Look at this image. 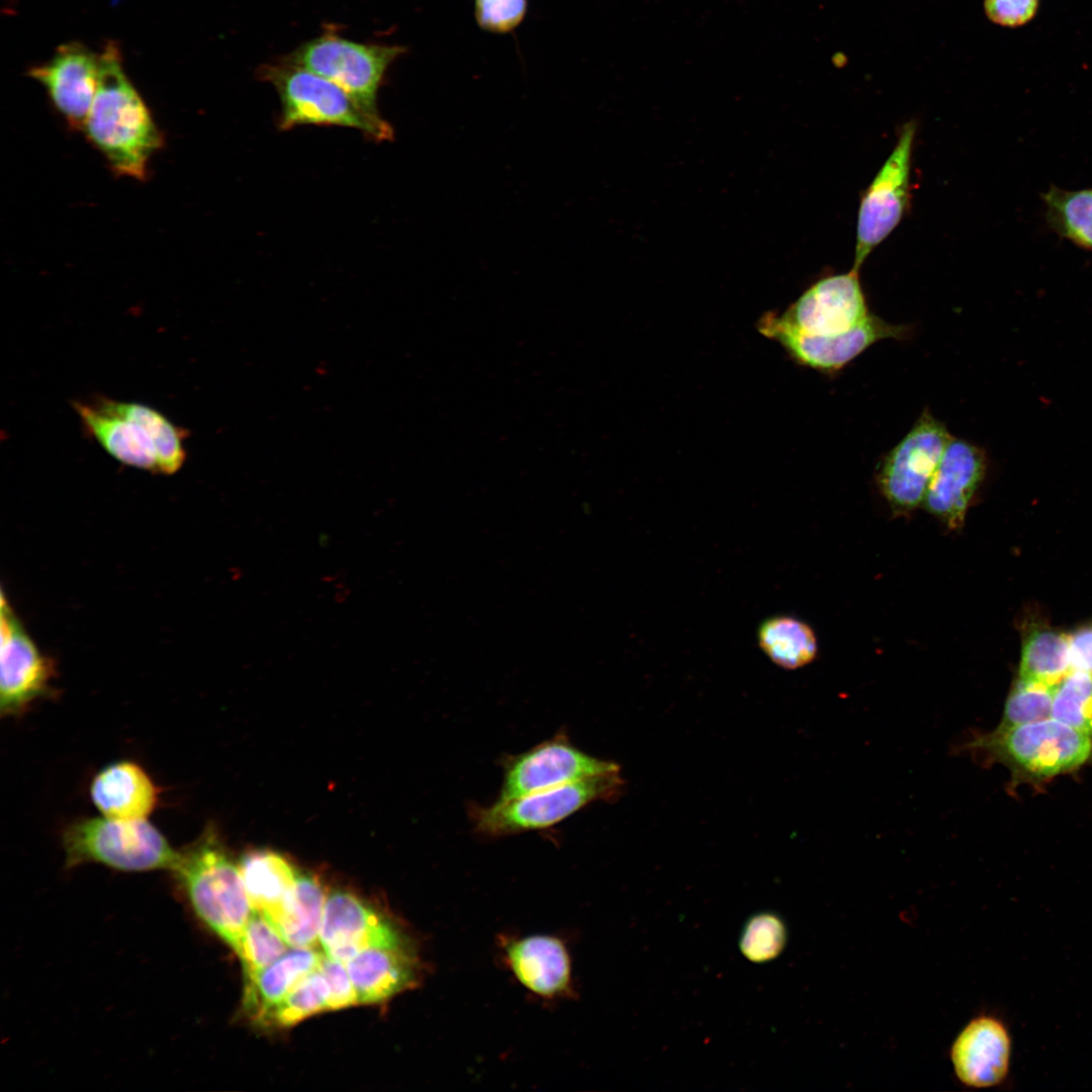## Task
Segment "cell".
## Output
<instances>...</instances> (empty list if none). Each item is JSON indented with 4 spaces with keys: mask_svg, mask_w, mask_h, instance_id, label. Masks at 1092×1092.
Instances as JSON below:
<instances>
[{
    "mask_svg": "<svg viewBox=\"0 0 1092 1092\" xmlns=\"http://www.w3.org/2000/svg\"><path fill=\"white\" fill-rule=\"evenodd\" d=\"M289 947L272 921L264 914L254 911L237 953L243 965L244 978H249L271 965Z\"/></svg>",
    "mask_w": 1092,
    "mask_h": 1092,
    "instance_id": "f1b7e54d",
    "label": "cell"
},
{
    "mask_svg": "<svg viewBox=\"0 0 1092 1092\" xmlns=\"http://www.w3.org/2000/svg\"><path fill=\"white\" fill-rule=\"evenodd\" d=\"M619 771L595 776L488 806L473 804L469 816L475 832L503 837L541 830L562 822L597 801L614 800L622 793Z\"/></svg>",
    "mask_w": 1092,
    "mask_h": 1092,
    "instance_id": "5b68a950",
    "label": "cell"
},
{
    "mask_svg": "<svg viewBox=\"0 0 1092 1092\" xmlns=\"http://www.w3.org/2000/svg\"><path fill=\"white\" fill-rule=\"evenodd\" d=\"M324 953L314 947H291L278 960L245 979L244 1008L261 1024L266 1014L306 975L316 970Z\"/></svg>",
    "mask_w": 1092,
    "mask_h": 1092,
    "instance_id": "7402d4cb",
    "label": "cell"
},
{
    "mask_svg": "<svg viewBox=\"0 0 1092 1092\" xmlns=\"http://www.w3.org/2000/svg\"><path fill=\"white\" fill-rule=\"evenodd\" d=\"M239 869L254 911L274 923L291 894L298 871L284 856L269 849L244 853Z\"/></svg>",
    "mask_w": 1092,
    "mask_h": 1092,
    "instance_id": "603a6c76",
    "label": "cell"
},
{
    "mask_svg": "<svg viewBox=\"0 0 1092 1092\" xmlns=\"http://www.w3.org/2000/svg\"><path fill=\"white\" fill-rule=\"evenodd\" d=\"M757 642L774 663L786 669H797L811 663L818 650L812 628L787 615L763 620L757 629Z\"/></svg>",
    "mask_w": 1092,
    "mask_h": 1092,
    "instance_id": "d4e9b609",
    "label": "cell"
},
{
    "mask_svg": "<svg viewBox=\"0 0 1092 1092\" xmlns=\"http://www.w3.org/2000/svg\"><path fill=\"white\" fill-rule=\"evenodd\" d=\"M1052 717L1092 736V673L1071 670L1060 680Z\"/></svg>",
    "mask_w": 1092,
    "mask_h": 1092,
    "instance_id": "f546056e",
    "label": "cell"
},
{
    "mask_svg": "<svg viewBox=\"0 0 1092 1092\" xmlns=\"http://www.w3.org/2000/svg\"><path fill=\"white\" fill-rule=\"evenodd\" d=\"M950 438L945 425L924 410L910 431L884 457L878 483L895 510L907 512L923 503Z\"/></svg>",
    "mask_w": 1092,
    "mask_h": 1092,
    "instance_id": "9c48e42d",
    "label": "cell"
},
{
    "mask_svg": "<svg viewBox=\"0 0 1092 1092\" xmlns=\"http://www.w3.org/2000/svg\"><path fill=\"white\" fill-rule=\"evenodd\" d=\"M986 468L982 448L951 436L923 499L927 511L951 529L961 527Z\"/></svg>",
    "mask_w": 1092,
    "mask_h": 1092,
    "instance_id": "ac0fdd59",
    "label": "cell"
},
{
    "mask_svg": "<svg viewBox=\"0 0 1092 1092\" xmlns=\"http://www.w3.org/2000/svg\"><path fill=\"white\" fill-rule=\"evenodd\" d=\"M528 0H474L477 24L492 33H507L525 18Z\"/></svg>",
    "mask_w": 1092,
    "mask_h": 1092,
    "instance_id": "d6a6232c",
    "label": "cell"
},
{
    "mask_svg": "<svg viewBox=\"0 0 1092 1092\" xmlns=\"http://www.w3.org/2000/svg\"><path fill=\"white\" fill-rule=\"evenodd\" d=\"M99 56L97 91L82 130L113 174L145 181L163 132L127 77L119 48L110 41Z\"/></svg>",
    "mask_w": 1092,
    "mask_h": 1092,
    "instance_id": "6da1fadb",
    "label": "cell"
},
{
    "mask_svg": "<svg viewBox=\"0 0 1092 1092\" xmlns=\"http://www.w3.org/2000/svg\"><path fill=\"white\" fill-rule=\"evenodd\" d=\"M66 866L99 863L121 872L172 871L179 850L147 819L80 818L62 833Z\"/></svg>",
    "mask_w": 1092,
    "mask_h": 1092,
    "instance_id": "277c9868",
    "label": "cell"
},
{
    "mask_svg": "<svg viewBox=\"0 0 1092 1092\" xmlns=\"http://www.w3.org/2000/svg\"><path fill=\"white\" fill-rule=\"evenodd\" d=\"M870 315L859 270L852 268L820 279L783 314L764 315L758 326L770 339L780 333L833 337L855 329Z\"/></svg>",
    "mask_w": 1092,
    "mask_h": 1092,
    "instance_id": "ba28073f",
    "label": "cell"
},
{
    "mask_svg": "<svg viewBox=\"0 0 1092 1092\" xmlns=\"http://www.w3.org/2000/svg\"><path fill=\"white\" fill-rule=\"evenodd\" d=\"M1070 671L1068 635L1041 625L1029 628L1023 638L1018 677L1058 685Z\"/></svg>",
    "mask_w": 1092,
    "mask_h": 1092,
    "instance_id": "4316f807",
    "label": "cell"
},
{
    "mask_svg": "<svg viewBox=\"0 0 1092 1092\" xmlns=\"http://www.w3.org/2000/svg\"><path fill=\"white\" fill-rule=\"evenodd\" d=\"M1071 670L1092 673V624L1068 635Z\"/></svg>",
    "mask_w": 1092,
    "mask_h": 1092,
    "instance_id": "d590c367",
    "label": "cell"
},
{
    "mask_svg": "<svg viewBox=\"0 0 1092 1092\" xmlns=\"http://www.w3.org/2000/svg\"><path fill=\"white\" fill-rule=\"evenodd\" d=\"M961 750L1000 760L1035 777H1051L1083 764L1092 753V739L1048 718L974 736Z\"/></svg>",
    "mask_w": 1092,
    "mask_h": 1092,
    "instance_id": "8992f818",
    "label": "cell"
},
{
    "mask_svg": "<svg viewBox=\"0 0 1092 1092\" xmlns=\"http://www.w3.org/2000/svg\"><path fill=\"white\" fill-rule=\"evenodd\" d=\"M171 872L200 921L238 953L254 909L239 864L212 826L179 850Z\"/></svg>",
    "mask_w": 1092,
    "mask_h": 1092,
    "instance_id": "7a4b0ae2",
    "label": "cell"
},
{
    "mask_svg": "<svg viewBox=\"0 0 1092 1092\" xmlns=\"http://www.w3.org/2000/svg\"><path fill=\"white\" fill-rule=\"evenodd\" d=\"M0 714L23 715L53 691L55 664L41 654L4 596L1 600Z\"/></svg>",
    "mask_w": 1092,
    "mask_h": 1092,
    "instance_id": "7c38bea8",
    "label": "cell"
},
{
    "mask_svg": "<svg viewBox=\"0 0 1092 1092\" xmlns=\"http://www.w3.org/2000/svg\"><path fill=\"white\" fill-rule=\"evenodd\" d=\"M502 962L518 983L545 1000L572 997L571 958L565 941L552 934H500Z\"/></svg>",
    "mask_w": 1092,
    "mask_h": 1092,
    "instance_id": "5bb4252c",
    "label": "cell"
},
{
    "mask_svg": "<svg viewBox=\"0 0 1092 1092\" xmlns=\"http://www.w3.org/2000/svg\"><path fill=\"white\" fill-rule=\"evenodd\" d=\"M1056 687L1018 677L1007 697L1002 721L997 728L1005 729L1050 718Z\"/></svg>",
    "mask_w": 1092,
    "mask_h": 1092,
    "instance_id": "4dcf8cb0",
    "label": "cell"
},
{
    "mask_svg": "<svg viewBox=\"0 0 1092 1092\" xmlns=\"http://www.w3.org/2000/svg\"><path fill=\"white\" fill-rule=\"evenodd\" d=\"M258 75L278 94L281 130L299 125H332L357 129L375 142L393 138V129L384 118L373 117L338 85L304 67L282 59L261 66Z\"/></svg>",
    "mask_w": 1092,
    "mask_h": 1092,
    "instance_id": "3957f363",
    "label": "cell"
},
{
    "mask_svg": "<svg viewBox=\"0 0 1092 1092\" xmlns=\"http://www.w3.org/2000/svg\"><path fill=\"white\" fill-rule=\"evenodd\" d=\"M99 70L100 56L72 41L60 46L46 63L31 67L27 75L43 87L69 127L82 130L97 91Z\"/></svg>",
    "mask_w": 1092,
    "mask_h": 1092,
    "instance_id": "2e32d148",
    "label": "cell"
},
{
    "mask_svg": "<svg viewBox=\"0 0 1092 1092\" xmlns=\"http://www.w3.org/2000/svg\"><path fill=\"white\" fill-rule=\"evenodd\" d=\"M330 988L318 968L301 979L264 1017L261 1025L289 1027L329 1010Z\"/></svg>",
    "mask_w": 1092,
    "mask_h": 1092,
    "instance_id": "83f0119b",
    "label": "cell"
},
{
    "mask_svg": "<svg viewBox=\"0 0 1092 1092\" xmlns=\"http://www.w3.org/2000/svg\"><path fill=\"white\" fill-rule=\"evenodd\" d=\"M984 7L988 18L994 23L1017 27L1034 17L1038 0H985Z\"/></svg>",
    "mask_w": 1092,
    "mask_h": 1092,
    "instance_id": "e575fe53",
    "label": "cell"
},
{
    "mask_svg": "<svg viewBox=\"0 0 1092 1092\" xmlns=\"http://www.w3.org/2000/svg\"><path fill=\"white\" fill-rule=\"evenodd\" d=\"M1041 198L1048 226L1092 253V188L1065 190L1052 185Z\"/></svg>",
    "mask_w": 1092,
    "mask_h": 1092,
    "instance_id": "484cf974",
    "label": "cell"
},
{
    "mask_svg": "<svg viewBox=\"0 0 1092 1092\" xmlns=\"http://www.w3.org/2000/svg\"><path fill=\"white\" fill-rule=\"evenodd\" d=\"M1012 1054L1010 1027L994 1012L973 1017L957 1035L949 1051L956 1077L965 1086L977 1089L1005 1084L1010 1076Z\"/></svg>",
    "mask_w": 1092,
    "mask_h": 1092,
    "instance_id": "9a60e30c",
    "label": "cell"
},
{
    "mask_svg": "<svg viewBox=\"0 0 1092 1092\" xmlns=\"http://www.w3.org/2000/svg\"><path fill=\"white\" fill-rule=\"evenodd\" d=\"M160 791L149 774L136 762H112L91 781L90 798L105 817L146 819L158 805Z\"/></svg>",
    "mask_w": 1092,
    "mask_h": 1092,
    "instance_id": "44dd1931",
    "label": "cell"
},
{
    "mask_svg": "<svg viewBox=\"0 0 1092 1092\" xmlns=\"http://www.w3.org/2000/svg\"><path fill=\"white\" fill-rule=\"evenodd\" d=\"M327 898L314 875L298 872L291 894L273 923L290 947H314Z\"/></svg>",
    "mask_w": 1092,
    "mask_h": 1092,
    "instance_id": "cb8c5ba5",
    "label": "cell"
},
{
    "mask_svg": "<svg viewBox=\"0 0 1092 1092\" xmlns=\"http://www.w3.org/2000/svg\"><path fill=\"white\" fill-rule=\"evenodd\" d=\"M916 128L901 129L897 143L869 185L858 208L852 268L859 270L871 252L898 225L909 199L910 169Z\"/></svg>",
    "mask_w": 1092,
    "mask_h": 1092,
    "instance_id": "8fae6325",
    "label": "cell"
},
{
    "mask_svg": "<svg viewBox=\"0 0 1092 1092\" xmlns=\"http://www.w3.org/2000/svg\"><path fill=\"white\" fill-rule=\"evenodd\" d=\"M787 941L784 921L776 914L764 912L750 917L739 939L743 956L753 963H765L777 958Z\"/></svg>",
    "mask_w": 1092,
    "mask_h": 1092,
    "instance_id": "1f68e13d",
    "label": "cell"
},
{
    "mask_svg": "<svg viewBox=\"0 0 1092 1092\" xmlns=\"http://www.w3.org/2000/svg\"><path fill=\"white\" fill-rule=\"evenodd\" d=\"M318 970L330 988L329 1010L346 1008L358 1003L357 994L346 964L324 954Z\"/></svg>",
    "mask_w": 1092,
    "mask_h": 1092,
    "instance_id": "836d02e7",
    "label": "cell"
},
{
    "mask_svg": "<svg viewBox=\"0 0 1092 1092\" xmlns=\"http://www.w3.org/2000/svg\"><path fill=\"white\" fill-rule=\"evenodd\" d=\"M358 1003H381L420 985L425 967L418 945L372 946L346 963Z\"/></svg>",
    "mask_w": 1092,
    "mask_h": 1092,
    "instance_id": "ffe728a7",
    "label": "cell"
},
{
    "mask_svg": "<svg viewBox=\"0 0 1092 1092\" xmlns=\"http://www.w3.org/2000/svg\"><path fill=\"white\" fill-rule=\"evenodd\" d=\"M318 942L326 956L345 964L368 947L416 944L395 922L344 890L328 895Z\"/></svg>",
    "mask_w": 1092,
    "mask_h": 1092,
    "instance_id": "4fadbf2b",
    "label": "cell"
},
{
    "mask_svg": "<svg viewBox=\"0 0 1092 1092\" xmlns=\"http://www.w3.org/2000/svg\"><path fill=\"white\" fill-rule=\"evenodd\" d=\"M910 332L908 326L890 324L871 313L861 325L845 334L811 337L780 333L771 339L777 340L799 364L821 372L834 373L872 345L884 340L905 339Z\"/></svg>",
    "mask_w": 1092,
    "mask_h": 1092,
    "instance_id": "d6986e66",
    "label": "cell"
},
{
    "mask_svg": "<svg viewBox=\"0 0 1092 1092\" xmlns=\"http://www.w3.org/2000/svg\"><path fill=\"white\" fill-rule=\"evenodd\" d=\"M613 761L595 757L559 732L530 749L503 759L497 800H511L578 780L619 771Z\"/></svg>",
    "mask_w": 1092,
    "mask_h": 1092,
    "instance_id": "30bf717a",
    "label": "cell"
},
{
    "mask_svg": "<svg viewBox=\"0 0 1092 1092\" xmlns=\"http://www.w3.org/2000/svg\"><path fill=\"white\" fill-rule=\"evenodd\" d=\"M404 53L402 46L356 41L330 29L302 42L283 60L327 78L367 113L383 118L378 92L387 70Z\"/></svg>",
    "mask_w": 1092,
    "mask_h": 1092,
    "instance_id": "52a82bcc",
    "label": "cell"
},
{
    "mask_svg": "<svg viewBox=\"0 0 1092 1092\" xmlns=\"http://www.w3.org/2000/svg\"><path fill=\"white\" fill-rule=\"evenodd\" d=\"M73 407L83 429L106 453L127 466L160 473L155 442L128 401L105 396L75 400Z\"/></svg>",
    "mask_w": 1092,
    "mask_h": 1092,
    "instance_id": "e0dca14e",
    "label": "cell"
}]
</instances>
